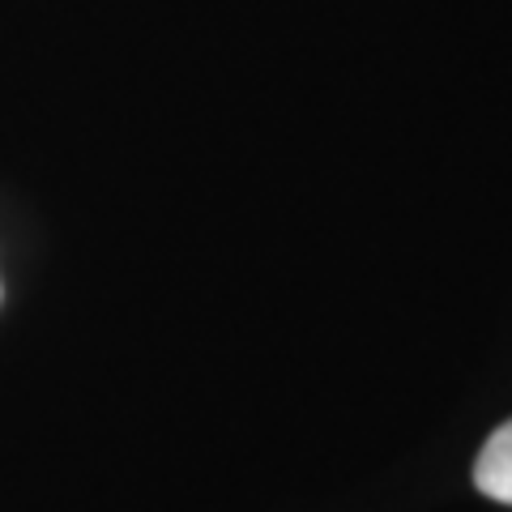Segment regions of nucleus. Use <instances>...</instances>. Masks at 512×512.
Listing matches in <instances>:
<instances>
[{"mask_svg":"<svg viewBox=\"0 0 512 512\" xmlns=\"http://www.w3.org/2000/svg\"><path fill=\"white\" fill-rule=\"evenodd\" d=\"M474 487L483 491L487 500L512 504V419L483 444L478 466H474Z\"/></svg>","mask_w":512,"mask_h":512,"instance_id":"1","label":"nucleus"}]
</instances>
